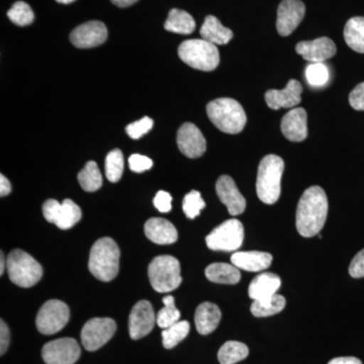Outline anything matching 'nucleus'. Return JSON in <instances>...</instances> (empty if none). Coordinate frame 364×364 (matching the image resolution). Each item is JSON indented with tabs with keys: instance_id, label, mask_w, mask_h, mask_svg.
Segmentation results:
<instances>
[{
	"instance_id": "12",
	"label": "nucleus",
	"mask_w": 364,
	"mask_h": 364,
	"mask_svg": "<svg viewBox=\"0 0 364 364\" xmlns=\"http://www.w3.org/2000/svg\"><path fill=\"white\" fill-rule=\"evenodd\" d=\"M81 349L75 339L53 340L44 345L43 360L46 364H74L80 358Z\"/></svg>"
},
{
	"instance_id": "21",
	"label": "nucleus",
	"mask_w": 364,
	"mask_h": 364,
	"mask_svg": "<svg viewBox=\"0 0 364 364\" xmlns=\"http://www.w3.org/2000/svg\"><path fill=\"white\" fill-rule=\"evenodd\" d=\"M146 237L153 243L169 245L176 243L178 234L176 228L168 220L163 218H151L144 226Z\"/></svg>"
},
{
	"instance_id": "26",
	"label": "nucleus",
	"mask_w": 364,
	"mask_h": 364,
	"mask_svg": "<svg viewBox=\"0 0 364 364\" xmlns=\"http://www.w3.org/2000/svg\"><path fill=\"white\" fill-rule=\"evenodd\" d=\"M205 277L215 284H236L240 282L241 273L239 268L233 264L213 263L205 268Z\"/></svg>"
},
{
	"instance_id": "46",
	"label": "nucleus",
	"mask_w": 364,
	"mask_h": 364,
	"mask_svg": "<svg viewBox=\"0 0 364 364\" xmlns=\"http://www.w3.org/2000/svg\"><path fill=\"white\" fill-rule=\"evenodd\" d=\"M111 1L114 4V6L119 7H128L133 6V4H136L138 0H111Z\"/></svg>"
},
{
	"instance_id": "41",
	"label": "nucleus",
	"mask_w": 364,
	"mask_h": 364,
	"mask_svg": "<svg viewBox=\"0 0 364 364\" xmlns=\"http://www.w3.org/2000/svg\"><path fill=\"white\" fill-rule=\"evenodd\" d=\"M349 274L354 279L364 277V249L356 254L349 267Z\"/></svg>"
},
{
	"instance_id": "32",
	"label": "nucleus",
	"mask_w": 364,
	"mask_h": 364,
	"mask_svg": "<svg viewBox=\"0 0 364 364\" xmlns=\"http://www.w3.org/2000/svg\"><path fill=\"white\" fill-rule=\"evenodd\" d=\"M189 330H191V325L188 321H179L166 329H163V346L166 349L174 348L176 345L181 343L182 340L186 338Z\"/></svg>"
},
{
	"instance_id": "7",
	"label": "nucleus",
	"mask_w": 364,
	"mask_h": 364,
	"mask_svg": "<svg viewBox=\"0 0 364 364\" xmlns=\"http://www.w3.org/2000/svg\"><path fill=\"white\" fill-rule=\"evenodd\" d=\"M150 284L158 293H169L181 286V263L173 256H157L148 267Z\"/></svg>"
},
{
	"instance_id": "48",
	"label": "nucleus",
	"mask_w": 364,
	"mask_h": 364,
	"mask_svg": "<svg viewBox=\"0 0 364 364\" xmlns=\"http://www.w3.org/2000/svg\"><path fill=\"white\" fill-rule=\"evenodd\" d=\"M56 1L58 2V4H72V2L75 1V0H56Z\"/></svg>"
},
{
	"instance_id": "20",
	"label": "nucleus",
	"mask_w": 364,
	"mask_h": 364,
	"mask_svg": "<svg viewBox=\"0 0 364 364\" xmlns=\"http://www.w3.org/2000/svg\"><path fill=\"white\" fill-rule=\"evenodd\" d=\"M282 132L287 140L301 142L308 136V116L301 107L291 109L282 117Z\"/></svg>"
},
{
	"instance_id": "34",
	"label": "nucleus",
	"mask_w": 364,
	"mask_h": 364,
	"mask_svg": "<svg viewBox=\"0 0 364 364\" xmlns=\"http://www.w3.org/2000/svg\"><path fill=\"white\" fill-rule=\"evenodd\" d=\"M124 173V155L119 149H114L107 154L105 159V176L111 182L119 181Z\"/></svg>"
},
{
	"instance_id": "43",
	"label": "nucleus",
	"mask_w": 364,
	"mask_h": 364,
	"mask_svg": "<svg viewBox=\"0 0 364 364\" xmlns=\"http://www.w3.org/2000/svg\"><path fill=\"white\" fill-rule=\"evenodd\" d=\"M11 343V331L4 320L0 321V354L4 355Z\"/></svg>"
},
{
	"instance_id": "16",
	"label": "nucleus",
	"mask_w": 364,
	"mask_h": 364,
	"mask_svg": "<svg viewBox=\"0 0 364 364\" xmlns=\"http://www.w3.org/2000/svg\"><path fill=\"white\" fill-rule=\"evenodd\" d=\"M107 39V28L98 21H87L74 28L70 35L72 44L80 49H90L104 44Z\"/></svg>"
},
{
	"instance_id": "45",
	"label": "nucleus",
	"mask_w": 364,
	"mask_h": 364,
	"mask_svg": "<svg viewBox=\"0 0 364 364\" xmlns=\"http://www.w3.org/2000/svg\"><path fill=\"white\" fill-rule=\"evenodd\" d=\"M328 364H363L358 358H337L332 359Z\"/></svg>"
},
{
	"instance_id": "14",
	"label": "nucleus",
	"mask_w": 364,
	"mask_h": 364,
	"mask_svg": "<svg viewBox=\"0 0 364 364\" xmlns=\"http://www.w3.org/2000/svg\"><path fill=\"white\" fill-rule=\"evenodd\" d=\"M306 6L301 0H282L277 9V28L280 36L287 37L305 18Z\"/></svg>"
},
{
	"instance_id": "39",
	"label": "nucleus",
	"mask_w": 364,
	"mask_h": 364,
	"mask_svg": "<svg viewBox=\"0 0 364 364\" xmlns=\"http://www.w3.org/2000/svg\"><path fill=\"white\" fill-rule=\"evenodd\" d=\"M129 166H130L132 171L136 172V173H142V172L147 171L153 166V161L149 157L134 154L129 158Z\"/></svg>"
},
{
	"instance_id": "31",
	"label": "nucleus",
	"mask_w": 364,
	"mask_h": 364,
	"mask_svg": "<svg viewBox=\"0 0 364 364\" xmlns=\"http://www.w3.org/2000/svg\"><path fill=\"white\" fill-rule=\"evenodd\" d=\"M78 181L81 188L87 193H95L102 188V176L97 163L95 161L87 162L85 168L79 172Z\"/></svg>"
},
{
	"instance_id": "23",
	"label": "nucleus",
	"mask_w": 364,
	"mask_h": 364,
	"mask_svg": "<svg viewBox=\"0 0 364 364\" xmlns=\"http://www.w3.org/2000/svg\"><path fill=\"white\" fill-rule=\"evenodd\" d=\"M272 255L260 251H247V252H236L232 255L231 262L239 269L245 272H258L267 269L272 265Z\"/></svg>"
},
{
	"instance_id": "17",
	"label": "nucleus",
	"mask_w": 364,
	"mask_h": 364,
	"mask_svg": "<svg viewBox=\"0 0 364 364\" xmlns=\"http://www.w3.org/2000/svg\"><path fill=\"white\" fill-rule=\"evenodd\" d=\"M296 51L306 61L312 63H323L336 54L337 48L331 39L322 37L299 43L296 46Z\"/></svg>"
},
{
	"instance_id": "4",
	"label": "nucleus",
	"mask_w": 364,
	"mask_h": 364,
	"mask_svg": "<svg viewBox=\"0 0 364 364\" xmlns=\"http://www.w3.org/2000/svg\"><path fill=\"white\" fill-rule=\"evenodd\" d=\"M284 170V160L277 155H267L261 160L256 181V191L261 202L273 205L279 200Z\"/></svg>"
},
{
	"instance_id": "10",
	"label": "nucleus",
	"mask_w": 364,
	"mask_h": 364,
	"mask_svg": "<svg viewBox=\"0 0 364 364\" xmlns=\"http://www.w3.org/2000/svg\"><path fill=\"white\" fill-rule=\"evenodd\" d=\"M117 331V324L111 318H93L83 326L81 342L87 351H97L107 344Z\"/></svg>"
},
{
	"instance_id": "40",
	"label": "nucleus",
	"mask_w": 364,
	"mask_h": 364,
	"mask_svg": "<svg viewBox=\"0 0 364 364\" xmlns=\"http://www.w3.org/2000/svg\"><path fill=\"white\" fill-rule=\"evenodd\" d=\"M153 203L160 213H169L172 208V196L166 191H160L155 196Z\"/></svg>"
},
{
	"instance_id": "9",
	"label": "nucleus",
	"mask_w": 364,
	"mask_h": 364,
	"mask_svg": "<svg viewBox=\"0 0 364 364\" xmlns=\"http://www.w3.org/2000/svg\"><path fill=\"white\" fill-rule=\"evenodd\" d=\"M70 310L59 299H50L41 306L36 326L41 334L53 335L61 331L69 322Z\"/></svg>"
},
{
	"instance_id": "1",
	"label": "nucleus",
	"mask_w": 364,
	"mask_h": 364,
	"mask_svg": "<svg viewBox=\"0 0 364 364\" xmlns=\"http://www.w3.org/2000/svg\"><path fill=\"white\" fill-rule=\"evenodd\" d=\"M328 215V200L324 189L311 186L299 200L296 213V226L306 238L316 236L324 227Z\"/></svg>"
},
{
	"instance_id": "30",
	"label": "nucleus",
	"mask_w": 364,
	"mask_h": 364,
	"mask_svg": "<svg viewBox=\"0 0 364 364\" xmlns=\"http://www.w3.org/2000/svg\"><path fill=\"white\" fill-rule=\"evenodd\" d=\"M249 355L247 345L238 341H228L218 352V359L221 364H235L244 360Z\"/></svg>"
},
{
	"instance_id": "2",
	"label": "nucleus",
	"mask_w": 364,
	"mask_h": 364,
	"mask_svg": "<svg viewBox=\"0 0 364 364\" xmlns=\"http://www.w3.org/2000/svg\"><path fill=\"white\" fill-rule=\"evenodd\" d=\"M119 249L112 238L104 237L95 242L88 261L91 274L105 282L116 279L119 270Z\"/></svg>"
},
{
	"instance_id": "22",
	"label": "nucleus",
	"mask_w": 364,
	"mask_h": 364,
	"mask_svg": "<svg viewBox=\"0 0 364 364\" xmlns=\"http://www.w3.org/2000/svg\"><path fill=\"white\" fill-rule=\"evenodd\" d=\"M282 279L274 273L264 272L257 275L248 287V294L253 301H264L277 294Z\"/></svg>"
},
{
	"instance_id": "15",
	"label": "nucleus",
	"mask_w": 364,
	"mask_h": 364,
	"mask_svg": "<svg viewBox=\"0 0 364 364\" xmlns=\"http://www.w3.org/2000/svg\"><path fill=\"white\" fill-rule=\"evenodd\" d=\"M177 145L184 156L198 158L205 154L207 142L202 132L191 123L182 124L177 132Z\"/></svg>"
},
{
	"instance_id": "13",
	"label": "nucleus",
	"mask_w": 364,
	"mask_h": 364,
	"mask_svg": "<svg viewBox=\"0 0 364 364\" xmlns=\"http://www.w3.org/2000/svg\"><path fill=\"white\" fill-rule=\"evenodd\" d=\"M155 323H157L153 306L149 301L142 299L132 309L129 317V333L133 340H139L147 336Z\"/></svg>"
},
{
	"instance_id": "28",
	"label": "nucleus",
	"mask_w": 364,
	"mask_h": 364,
	"mask_svg": "<svg viewBox=\"0 0 364 364\" xmlns=\"http://www.w3.org/2000/svg\"><path fill=\"white\" fill-rule=\"evenodd\" d=\"M344 39L353 51L364 54V18L355 16L347 21L344 28Z\"/></svg>"
},
{
	"instance_id": "44",
	"label": "nucleus",
	"mask_w": 364,
	"mask_h": 364,
	"mask_svg": "<svg viewBox=\"0 0 364 364\" xmlns=\"http://www.w3.org/2000/svg\"><path fill=\"white\" fill-rule=\"evenodd\" d=\"M11 191V182L9 181V179H7L4 174H1V176H0V196L4 198V196H9Z\"/></svg>"
},
{
	"instance_id": "38",
	"label": "nucleus",
	"mask_w": 364,
	"mask_h": 364,
	"mask_svg": "<svg viewBox=\"0 0 364 364\" xmlns=\"http://www.w3.org/2000/svg\"><path fill=\"white\" fill-rule=\"evenodd\" d=\"M153 124L154 123H153L152 119L145 117L135 122V123L129 124L126 128V132L132 139H136H136H140L141 136L147 134L152 129Z\"/></svg>"
},
{
	"instance_id": "25",
	"label": "nucleus",
	"mask_w": 364,
	"mask_h": 364,
	"mask_svg": "<svg viewBox=\"0 0 364 364\" xmlns=\"http://www.w3.org/2000/svg\"><path fill=\"white\" fill-rule=\"evenodd\" d=\"M200 36L203 40L217 45H226L233 39V32L222 25L214 16H208L200 28Z\"/></svg>"
},
{
	"instance_id": "19",
	"label": "nucleus",
	"mask_w": 364,
	"mask_h": 364,
	"mask_svg": "<svg viewBox=\"0 0 364 364\" xmlns=\"http://www.w3.org/2000/svg\"><path fill=\"white\" fill-rule=\"evenodd\" d=\"M303 86L291 79L282 90H272L265 93V102L272 109H291L301 100Z\"/></svg>"
},
{
	"instance_id": "11",
	"label": "nucleus",
	"mask_w": 364,
	"mask_h": 364,
	"mask_svg": "<svg viewBox=\"0 0 364 364\" xmlns=\"http://www.w3.org/2000/svg\"><path fill=\"white\" fill-rule=\"evenodd\" d=\"M43 215L59 229L68 230L80 221L82 213L73 200H65L60 203L56 200H48L43 205Z\"/></svg>"
},
{
	"instance_id": "3",
	"label": "nucleus",
	"mask_w": 364,
	"mask_h": 364,
	"mask_svg": "<svg viewBox=\"0 0 364 364\" xmlns=\"http://www.w3.org/2000/svg\"><path fill=\"white\" fill-rule=\"evenodd\" d=\"M208 119L220 131L238 134L245 128L247 117L242 105L233 98H218L207 105Z\"/></svg>"
},
{
	"instance_id": "6",
	"label": "nucleus",
	"mask_w": 364,
	"mask_h": 364,
	"mask_svg": "<svg viewBox=\"0 0 364 364\" xmlns=\"http://www.w3.org/2000/svg\"><path fill=\"white\" fill-rule=\"evenodd\" d=\"M6 262L9 279L18 287L28 289L37 284L42 279V265L21 249L11 251L7 256Z\"/></svg>"
},
{
	"instance_id": "24",
	"label": "nucleus",
	"mask_w": 364,
	"mask_h": 364,
	"mask_svg": "<svg viewBox=\"0 0 364 364\" xmlns=\"http://www.w3.org/2000/svg\"><path fill=\"white\" fill-rule=\"evenodd\" d=\"M222 313L219 306L213 303H203L196 311L195 322L198 332L202 335L210 334L217 329L221 321Z\"/></svg>"
},
{
	"instance_id": "47",
	"label": "nucleus",
	"mask_w": 364,
	"mask_h": 364,
	"mask_svg": "<svg viewBox=\"0 0 364 364\" xmlns=\"http://www.w3.org/2000/svg\"><path fill=\"white\" fill-rule=\"evenodd\" d=\"M7 265L6 259L4 258V252L0 253V274H4Z\"/></svg>"
},
{
	"instance_id": "8",
	"label": "nucleus",
	"mask_w": 364,
	"mask_h": 364,
	"mask_svg": "<svg viewBox=\"0 0 364 364\" xmlns=\"http://www.w3.org/2000/svg\"><path fill=\"white\" fill-rule=\"evenodd\" d=\"M244 240V227L237 219L228 220L215 228L205 238L207 246L214 251H236Z\"/></svg>"
},
{
	"instance_id": "27",
	"label": "nucleus",
	"mask_w": 364,
	"mask_h": 364,
	"mask_svg": "<svg viewBox=\"0 0 364 364\" xmlns=\"http://www.w3.org/2000/svg\"><path fill=\"white\" fill-rule=\"evenodd\" d=\"M164 28L168 32L191 35L196 30V21L186 11L173 9L170 11L168 18L165 21Z\"/></svg>"
},
{
	"instance_id": "5",
	"label": "nucleus",
	"mask_w": 364,
	"mask_h": 364,
	"mask_svg": "<svg viewBox=\"0 0 364 364\" xmlns=\"http://www.w3.org/2000/svg\"><path fill=\"white\" fill-rule=\"evenodd\" d=\"M178 56L191 68L200 71L215 70L220 63L217 46L203 39L184 41L179 46Z\"/></svg>"
},
{
	"instance_id": "29",
	"label": "nucleus",
	"mask_w": 364,
	"mask_h": 364,
	"mask_svg": "<svg viewBox=\"0 0 364 364\" xmlns=\"http://www.w3.org/2000/svg\"><path fill=\"white\" fill-rule=\"evenodd\" d=\"M286 303L284 296L277 294L264 301H253L251 313L257 318L269 317L282 312L286 306Z\"/></svg>"
},
{
	"instance_id": "35",
	"label": "nucleus",
	"mask_w": 364,
	"mask_h": 364,
	"mask_svg": "<svg viewBox=\"0 0 364 364\" xmlns=\"http://www.w3.org/2000/svg\"><path fill=\"white\" fill-rule=\"evenodd\" d=\"M7 16L14 23L20 26L31 25L35 21V14H33V9L23 1L16 2L9 9Z\"/></svg>"
},
{
	"instance_id": "33",
	"label": "nucleus",
	"mask_w": 364,
	"mask_h": 364,
	"mask_svg": "<svg viewBox=\"0 0 364 364\" xmlns=\"http://www.w3.org/2000/svg\"><path fill=\"white\" fill-rule=\"evenodd\" d=\"M164 306L159 311L156 316L157 324L162 329H166L170 326L179 322L181 312L176 306V299L172 296H166L163 298Z\"/></svg>"
},
{
	"instance_id": "18",
	"label": "nucleus",
	"mask_w": 364,
	"mask_h": 364,
	"mask_svg": "<svg viewBox=\"0 0 364 364\" xmlns=\"http://www.w3.org/2000/svg\"><path fill=\"white\" fill-rule=\"evenodd\" d=\"M215 191L222 203L228 208L231 215L243 214L246 208V200L241 195L232 177L222 176L215 184Z\"/></svg>"
},
{
	"instance_id": "36",
	"label": "nucleus",
	"mask_w": 364,
	"mask_h": 364,
	"mask_svg": "<svg viewBox=\"0 0 364 364\" xmlns=\"http://www.w3.org/2000/svg\"><path fill=\"white\" fill-rule=\"evenodd\" d=\"M205 208V200H203L200 191H191L184 196L182 202V210L188 219H195L200 215V210Z\"/></svg>"
},
{
	"instance_id": "42",
	"label": "nucleus",
	"mask_w": 364,
	"mask_h": 364,
	"mask_svg": "<svg viewBox=\"0 0 364 364\" xmlns=\"http://www.w3.org/2000/svg\"><path fill=\"white\" fill-rule=\"evenodd\" d=\"M349 102L356 111H364V82L360 83L349 95Z\"/></svg>"
},
{
	"instance_id": "37",
	"label": "nucleus",
	"mask_w": 364,
	"mask_h": 364,
	"mask_svg": "<svg viewBox=\"0 0 364 364\" xmlns=\"http://www.w3.org/2000/svg\"><path fill=\"white\" fill-rule=\"evenodd\" d=\"M306 77L312 86H324L329 80V70L323 63H313L306 67Z\"/></svg>"
}]
</instances>
